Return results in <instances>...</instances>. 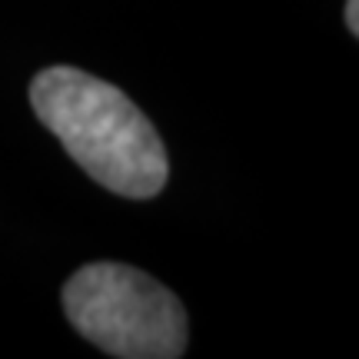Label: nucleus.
Instances as JSON below:
<instances>
[{
	"label": "nucleus",
	"mask_w": 359,
	"mask_h": 359,
	"mask_svg": "<svg viewBox=\"0 0 359 359\" xmlns=\"http://www.w3.org/2000/svg\"><path fill=\"white\" fill-rule=\"evenodd\" d=\"M30 107L90 180L116 196L150 200L170 180L167 147L127 93L80 67H47L30 80Z\"/></svg>",
	"instance_id": "f257e3e1"
},
{
	"label": "nucleus",
	"mask_w": 359,
	"mask_h": 359,
	"mask_svg": "<svg viewBox=\"0 0 359 359\" xmlns=\"http://www.w3.org/2000/svg\"><path fill=\"white\" fill-rule=\"evenodd\" d=\"M70 326L120 359H180L187 353V309L160 280L127 263H87L60 290Z\"/></svg>",
	"instance_id": "f03ea898"
},
{
	"label": "nucleus",
	"mask_w": 359,
	"mask_h": 359,
	"mask_svg": "<svg viewBox=\"0 0 359 359\" xmlns=\"http://www.w3.org/2000/svg\"><path fill=\"white\" fill-rule=\"evenodd\" d=\"M343 20H346V30H349V34H353V37H359V0H346Z\"/></svg>",
	"instance_id": "7ed1b4c3"
}]
</instances>
